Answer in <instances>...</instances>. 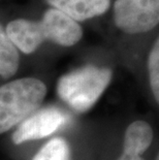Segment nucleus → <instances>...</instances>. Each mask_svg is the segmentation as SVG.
<instances>
[{
  "label": "nucleus",
  "instance_id": "obj_1",
  "mask_svg": "<svg viewBox=\"0 0 159 160\" xmlns=\"http://www.w3.org/2000/svg\"><path fill=\"white\" fill-rule=\"evenodd\" d=\"M5 32L20 52L34 53L46 40L72 47L83 37L81 25L55 8L47 9L40 21L18 19L9 22Z\"/></svg>",
  "mask_w": 159,
  "mask_h": 160
},
{
  "label": "nucleus",
  "instance_id": "obj_3",
  "mask_svg": "<svg viewBox=\"0 0 159 160\" xmlns=\"http://www.w3.org/2000/svg\"><path fill=\"white\" fill-rule=\"evenodd\" d=\"M47 92V85L31 77L0 86V134L11 130L37 111Z\"/></svg>",
  "mask_w": 159,
  "mask_h": 160
},
{
  "label": "nucleus",
  "instance_id": "obj_5",
  "mask_svg": "<svg viewBox=\"0 0 159 160\" xmlns=\"http://www.w3.org/2000/svg\"><path fill=\"white\" fill-rule=\"evenodd\" d=\"M67 121L68 116L60 108H43L35 111L20 123L12 133V139L13 144L21 145L25 142L48 138L65 125Z\"/></svg>",
  "mask_w": 159,
  "mask_h": 160
},
{
  "label": "nucleus",
  "instance_id": "obj_9",
  "mask_svg": "<svg viewBox=\"0 0 159 160\" xmlns=\"http://www.w3.org/2000/svg\"><path fill=\"white\" fill-rule=\"evenodd\" d=\"M32 160H72V151L66 139L54 138L38 150Z\"/></svg>",
  "mask_w": 159,
  "mask_h": 160
},
{
  "label": "nucleus",
  "instance_id": "obj_2",
  "mask_svg": "<svg viewBox=\"0 0 159 160\" xmlns=\"http://www.w3.org/2000/svg\"><path fill=\"white\" fill-rule=\"evenodd\" d=\"M113 79L109 67L86 65L69 71L57 82V94L76 113H85L95 104Z\"/></svg>",
  "mask_w": 159,
  "mask_h": 160
},
{
  "label": "nucleus",
  "instance_id": "obj_12",
  "mask_svg": "<svg viewBox=\"0 0 159 160\" xmlns=\"http://www.w3.org/2000/svg\"><path fill=\"white\" fill-rule=\"evenodd\" d=\"M155 160H159V159H158V157H156V159H155Z\"/></svg>",
  "mask_w": 159,
  "mask_h": 160
},
{
  "label": "nucleus",
  "instance_id": "obj_4",
  "mask_svg": "<svg viewBox=\"0 0 159 160\" xmlns=\"http://www.w3.org/2000/svg\"><path fill=\"white\" fill-rule=\"evenodd\" d=\"M114 21L128 34L151 31L159 23V0H116Z\"/></svg>",
  "mask_w": 159,
  "mask_h": 160
},
{
  "label": "nucleus",
  "instance_id": "obj_6",
  "mask_svg": "<svg viewBox=\"0 0 159 160\" xmlns=\"http://www.w3.org/2000/svg\"><path fill=\"white\" fill-rule=\"evenodd\" d=\"M53 8L76 22H83L107 12L111 0H46Z\"/></svg>",
  "mask_w": 159,
  "mask_h": 160
},
{
  "label": "nucleus",
  "instance_id": "obj_7",
  "mask_svg": "<svg viewBox=\"0 0 159 160\" xmlns=\"http://www.w3.org/2000/svg\"><path fill=\"white\" fill-rule=\"evenodd\" d=\"M154 132L146 121L137 120L125 130L123 138V152L142 156L153 142Z\"/></svg>",
  "mask_w": 159,
  "mask_h": 160
},
{
  "label": "nucleus",
  "instance_id": "obj_10",
  "mask_svg": "<svg viewBox=\"0 0 159 160\" xmlns=\"http://www.w3.org/2000/svg\"><path fill=\"white\" fill-rule=\"evenodd\" d=\"M149 82L154 99L159 102V38H156L148 57Z\"/></svg>",
  "mask_w": 159,
  "mask_h": 160
},
{
  "label": "nucleus",
  "instance_id": "obj_8",
  "mask_svg": "<svg viewBox=\"0 0 159 160\" xmlns=\"http://www.w3.org/2000/svg\"><path fill=\"white\" fill-rule=\"evenodd\" d=\"M20 65V54L0 24V77L9 79L17 73Z\"/></svg>",
  "mask_w": 159,
  "mask_h": 160
},
{
  "label": "nucleus",
  "instance_id": "obj_11",
  "mask_svg": "<svg viewBox=\"0 0 159 160\" xmlns=\"http://www.w3.org/2000/svg\"><path fill=\"white\" fill-rule=\"evenodd\" d=\"M118 160H145V159L142 157V156L131 154V153H127V152H123V154L120 156Z\"/></svg>",
  "mask_w": 159,
  "mask_h": 160
}]
</instances>
